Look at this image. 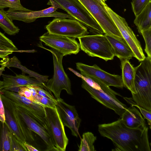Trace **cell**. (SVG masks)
<instances>
[{
  "instance_id": "ac0fdd59",
  "label": "cell",
  "mask_w": 151,
  "mask_h": 151,
  "mask_svg": "<svg viewBox=\"0 0 151 151\" xmlns=\"http://www.w3.org/2000/svg\"><path fill=\"white\" fill-rule=\"evenodd\" d=\"M1 94L4 107L11 113L26 142L32 145L31 144L35 142V141L32 131L27 127L17 112L15 105L11 102L7 97L1 93Z\"/></svg>"
},
{
  "instance_id": "8fae6325",
  "label": "cell",
  "mask_w": 151,
  "mask_h": 151,
  "mask_svg": "<svg viewBox=\"0 0 151 151\" xmlns=\"http://www.w3.org/2000/svg\"><path fill=\"white\" fill-rule=\"evenodd\" d=\"M76 64L77 69L84 77L95 78L109 86L121 88L124 87L121 76L109 73L96 64L90 66L81 63H77Z\"/></svg>"
},
{
  "instance_id": "ab89813d",
  "label": "cell",
  "mask_w": 151,
  "mask_h": 151,
  "mask_svg": "<svg viewBox=\"0 0 151 151\" xmlns=\"http://www.w3.org/2000/svg\"><path fill=\"white\" fill-rule=\"evenodd\" d=\"M0 50H5L1 48L0 47Z\"/></svg>"
},
{
  "instance_id": "603a6c76",
  "label": "cell",
  "mask_w": 151,
  "mask_h": 151,
  "mask_svg": "<svg viewBox=\"0 0 151 151\" xmlns=\"http://www.w3.org/2000/svg\"><path fill=\"white\" fill-rule=\"evenodd\" d=\"M5 121V123L12 134L19 142L23 147L27 151L24 145L26 141L20 130L10 112L4 107Z\"/></svg>"
},
{
  "instance_id": "52a82bcc",
  "label": "cell",
  "mask_w": 151,
  "mask_h": 151,
  "mask_svg": "<svg viewBox=\"0 0 151 151\" xmlns=\"http://www.w3.org/2000/svg\"><path fill=\"white\" fill-rule=\"evenodd\" d=\"M49 33L78 38L88 33L87 28L77 20L55 18L45 27Z\"/></svg>"
},
{
  "instance_id": "d6a6232c",
  "label": "cell",
  "mask_w": 151,
  "mask_h": 151,
  "mask_svg": "<svg viewBox=\"0 0 151 151\" xmlns=\"http://www.w3.org/2000/svg\"><path fill=\"white\" fill-rule=\"evenodd\" d=\"M36 103L44 107L54 108L57 104L56 99L54 100L37 94L35 98Z\"/></svg>"
},
{
  "instance_id": "44dd1931",
  "label": "cell",
  "mask_w": 151,
  "mask_h": 151,
  "mask_svg": "<svg viewBox=\"0 0 151 151\" xmlns=\"http://www.w3.org/2000/svg\"><path fill=\"white\" fill-rule=\"evenodd\" d=\"M121 76L124 85L131 92L136 93L134 86L135 68L130 63L129 60L125 59L121 61Z\"/></svg>"
},
{
  "instance_id": "ba28073f",
  "label": "cell",
  "mask_w": 151,
  "mask_h": 151,
  "mask_svg": "<svg viewBox=\"0 0 151 151\" xmlns=\"http://www.w3.org/2000/svg\"><path fill=\"white\" fill-rule=\"evenodd\" d=\"M104 7L114 22L123 38L133 51L134 57L139 61L143 60L145 56L140 43L132 29L128 26L125 19L117 14L106 4Z\"/></svg>"
},
{
  "instance_id": "4dcf8cb0",
  "label": "cell",
  "mask_w": 151,
  "mask_h": 151,
  "mask_svg": "<svg viewBox=\"0 0 151 151\" xmlns=\"http://www.w3.org/2000/svg\"><path fill=\"white\" fill-rule=\"evenodd\" d=\"M140 34L142 35L145 42V51L147 57L151 58V27L142 31Z\"/></svg>"
},
{
  "instance_id": "4fadbf2b",
  "label": "cell",
  "mask_w": 151,
  "mask_h": 151,
  "mask_svg": "<svg viewBox=\"0 0 151 151\" xmlns=\"http://www.w3.org/2000/svg\"><path fill=\"white\" fill-rule=\"evenodd\" d=\"M56 99V106L64 126L70 130L73 136L80 137L78 130L81 119L75 106L67 104L61 98Z\"/></svg>"
},
{
  "instance_id": "60d3db41",
  "label": "cell",
  "mask_w": 151,
  "mask_h": 151,
  "mask_svg": "<svg viewBox=\"0 0 151 151\" xmlns=\"http://www.w3.org/2000/svg\"><path fill=\"white\" fill-rule=\"evenodd\" d=\"M1 68H0V70H1Z\"/></svg>"
},
{
  "instance_id": "2e32d148",
  "label": "cell",
  "mask_w": 151,
  "mask_h": 151,
  "mask_svg": "<svg viewBox=\"0 0 151 151\" xmlns=\"http://www.w3.org/2000/svg\"><path fill=\"white\" fill-rule=\"evenodd\" d=\"M82 88L87 91L91 96L106 107L113 110L121 117L127 108L126 105L112 98L104 92L93 87L82 78Z\"/></svg>"
},
{
  "instance_id": "ffe728a7",
  "label": "cell",
  "mask_w": 151,
  "mask_h": 151,
  "mask_svg": "<svg viewBox=\"0 0 151 151\" xmlns=\"http://www.w3.org/2000/svg\"><path fill=\"white\" fill-rule=\"evenodd\" d=\"M120 118L124 124L130 128H137L146 125L145 119L134 106L127 109Z\"/></svg>"
},
{
  "instance_id": "e0dca14e",
  "label": "cell",
  "mask_w": 151,
  "mask_h": 151,
  "mask_svg": "<svg viewBox=\"0 0 151 151\" xmlns=\"http://www.w3.org/2000/svg\"><path fill=\"white\" fill-rule=\"evenodd\" d=\"M1 93L7 97L15 106L20 108L24 111H35L45 117V108L34 103L18 93L4 90H0Z\"/></svg>"
},
{
  "instance_id": "277c9868",
  "label": "cell",
  "mask_w": 151,
  "mask_h": 151,
  "mask_svg": "<svg viewBox=\"0 0 151 151\" xmlns=\"http://www.w3.org/2000/svg\"><path fill=\"white\" fill-rule=\"evenodd\" d=\"M39 46L50 51L53 57L54 74L51 78L45 83V87L53 93L56 99L60 98L63 90H65L69 95H72L70 81L63 66L62 59L64 56L53 49H48L39 45Z\"/></svg>"
},
{
  "instance_id": "f546056e",
  "label": "cell",
  "mask_w": 151,
  "mask_h": 151,
  "mask_svg": "<svg viewBox=\"0 0 151 151\" xmlns=\"http://www.w3.org/2000/svg\"><path fill=\"white\" fill-rule=\"evenodd\" d=\"M0 47L6 51H16L18 49L12 41L0 31Z\"/></svg>"
},
{
  "instance_id": "f1b7e54d",
  "label": "cell",
  "mask_w": 151,
  "mask_h": 151,
  "mask_svg": "<svg viewBox=\"0 0 151 151\" xmlns=\"http://www.w3.org/2000/svg\"><path fill=\"white\" fill-rule=\"evenodd\" d=\"M18 93L19 95L24 96L36 103L35 98L38 94L35 85H27L20 87Z\"/></svg>"
},
{
  "instance_id": "8d00e7d4",
  "label": "cell",
  "mask_w": 151,
  "mask_h": 151,
  "mask_svg": "<svg viewBox=\"0 0 151 151\" xmlns=\"http://www.w3.org/2000/svg\"><path fill=\"white\" fill-rule=\"evenodd\" d=\"M5 121L4 107L1 97L0 91V122L2 124Z\"/></svg>"
},
{
  "instance_id": "d6986e66",
  "label": "cell",
  "mask_w": 151,
  "mask_h": 151,
  "mask_svg": "<svg viewBox=\"0 0 151 151\" xmlns=\"http://www.w3.org/2000/svg\"><path fill=\"white\" fill-rule=\"evenodd\" d=\"M105 35L113 48L115 56L121 61L125 59L129 60L134 57L133 51L124 39L119 40Z\"/></svg>"
},
{
  "instance_id": "836d02e7",
  "label": "cell",
  "mask_w": 151,
  "mask_h": 151,
  "mask_svg": "<svg viewBox=\"0 0 151 151\" xmlns=\"http://www.w3.org/2000/svg\"><path fill=\"white\" fill-rule=\"evenodd\" d=\"M35 87L38 95L51 100H56V99L52 94L45 90L43 87L36 85H35Z\"/></svg>"
},
{
  "instance_id": "9a60e30c",
  "label": "cell",
  "mask_w": 151,
  "mask_h": 151,
  "mask_svg": "<svg viewBox=\"0 0 151 151\" xmlns=\"http://www.w3.org/2000/svg\"><path fill=\"white\" fill-rule=\"evenodd\" d=\"M15 106L17 112L28 128L38 134L46 146V151H56L52 139L45 127L20 108Z\"/></svg>"
},
{
  "instance_id": "cb8c5ba5",
  "label": "cell",
  "mask_w": 151,
  "mask_h": 151,
  "mask_svg": "<svg viewBox=\"0 0 151 151\" xmlns=\"http://www.w3.org/2000/svg\"><path fill=\"white\" fill-rule=\"evenodd\" d=\"M79 77L85 80L90 85L106 94L112 98L117 101H119L117 98L116 96H121L118 93L112 90L109 86L98 80L93 77H86L79 74Z\"/></svg>"
},
{
  "instance_id": "4316f807",
  "label": "cell",
  "mask_w": 151,
  "mask_h": 151,
  "mask_svg": "<svg viewBox=\"0 0 151 151\" xmlns=\"http://www.w3.org/2000/svg\"><path fill=\"white\" fill-rule=\"evenodd\" d=\"M97 137L93 133L87 132L83 133L81 138L80 144L79 146V151H95L93 144Z\"/></svg>"
},
{
  "instance_id": "f35d334b",
  "label": "cell",
  "mask_w": 151,
  "mask_h": 151,
  "mask_svg": "<svg viewBox=\"0 0 151 151\" xmlns=\"http://www.w3.org/2000/svg\"><path fill=\"white\" fill-rule=\"evenodd\" d=\"M97 1L100 3L101 4L104 5H105L106 4V0H95Z\"/></svg>"
},
{
  "instance_id": "7c38bea8",
  "label": "cell",
  "mask_w": 151,
  "mask_h": 151,
  "mask_svg": "<svg viewBox=\"0 0 151 151\" xmlns=\"http://www.w3.org/2000/svg\"><path fill=\"white\" fill-rule=\"evenodd\" d=\"M57 7L54 6L47 8L37 11H6L7 14L12 20H17L27 23L35 21L37 19L45 17L65 18L74 19L68 14L58 12Z\"/></svg>"
},
{
  "instance_id": "83f0119b",
  "label": "cell",
  "mask_w": 151,
  "mask_h": 151,
  "mask_svg": "<svg viewBox=\"0 0 151 151\" xmlns=\"http://www.w3.org/2000/svg\"><path fill=\"white\" fill-rule=\"evenodd\" d=\"M9 8V11H23L29 12L31 10L24 7L20 0H0V9Z\"/></svg>"
},
{
  "instance_id": "e575fe53",
  "label": "cell",
  "mask_w": 151,
  "mask_h": 151,
  "mask_svg": "<svg viewBox=\"0 0 151 151\" xmlns=\"http://www.w3.org/2000/svg\"><path fill=\"white\" fill-rule=\"evenodd\" d=\"M11 135V151H27L16 138Z\"/></svg>"
},
{
  "instance_id": "484cf974",
  "label": "cell",
  "mask_w": 151,
  "mask_h": 151,
  "mask_svg": "<svg viewBox=\"0 0 151 151\" xmlns=\"http://www.w3.org/2000/svg\"><path fill=\"white\" fill-rule=\"evenodd\" d=\"M0 151H11V135L6 124L1 123Z\"/></svg>"
},
{
  "instance_id": "6da1fadb",
  "label": "cell",
  "mask_w": 151,
  "mask_h": 151,
  "mask_svg": "<svg viewBox=\"0 0 151 151\" xmlns=\"http://www.w3.org/2000/svg\"><path fill=\"white\" fill-rule=\"evenodd\" d=\"M98 131L104 137L110 139L115 150L151 151L148 128L145 125L137 128L126 126L121 119L111 123L99 124Z\"/></svg>"
},
{
  "instance_id": "3957f363",
  "label": "cell",
  "mask_w": 151,
  "mask_h": 151,
  "mask_svg": "<svg viewBox=\"0 0 151 151\" xmlns=\"http://www.w3.org/2000/svg\"><path fill=\"white\" fill-rule=\"evenodd\" d=\"M78 38L80 48L89 56L106 61L113 60L115 56L113 48L105 34L86 35Z\"/></svg>"
},
{
  "instance_id": "8992f818",
  "label": "cell",
  "mask_w": 151,
  "mask_h": 151,
  "mask_svg": "<svg viewBox=\"0 0 151 151\" xmlns=\"http://www.w3.org/2000/svg\"><path fill=\"white\" fill-rule=\"evenodd\" d=\"M68 14L97 34L104 33L99 25L78 0H53Z\"/></svg>"
},
{
  "instance_id": "1f68e13d",
  "label": "cell",
  "mask_w": 151,
  "mask_h": 151,
  "mask_svg": "<svg viewBox=\"0 0 151 151\" xmlns=\"http://www.w3.org/2000/svg\"><path fill=\"white\" fill-rule=\"evenodd\" d=\"M151 0H132V10L135 17L144 9Z\"/></svg>"
},
{
  "instance_id": "9c48e42d",
  "label": "cell",
  "mask_w": 151,
  "mask_h": 151,
  "mask_svg": "<svg viewBox=\"0 0 151 151\" xmlns=\"http://www.w3.org/2000/svg\"><path fill=\"white\" fill-rule=\"evenodd\" d=\"M45 110L56 151H65L68 139L56 106L54 108L45 107Z\"/></svg>"
},
{
  "instance_id": "5b68a950",
  "label": "cell",
  "mask_w": 151,
  "mask_h": 151,
  "mask_svg": "<svg viewBox=\"0 0 151 151\" xmlns=\"http://www.w3.org/2000/svg\"><path fill=\"white\" fill-rule=\"evenodd\" d=\"M102 29L105 34L116 38L124 39L104 6L95 0H78Z\"/></svg>"
},
{
  "instance_id": "74e56055",
  "label": "cell",
  "mask_w": 151,
  "mask_h": 151,
  "mask_svg": "<svg viewBox=\"0 0 151 151\" xmlns=\"http://www.w3.org/2000/svg\"><path fill=\"white\" fill-rule=\"evenodd\" d=\"M24 145L27 150V151H39V150L32 145L29 144L26 142L24 143Z\"/></svg>"
},
{
  "instance_id": "30bf717a",
  "label": "cell",
  "mask_w": 151,
  "mask_h": 151,
  "mask_svg": "<svg viewBox=\"0 0 151 151\" xmlns=\"http://www.w3.org/2000/svg\"><path fill=\"white\" fill-rule=\"evenodd\" d=\"M39 40L64 56L76 54L80 50L79 44L75 38L52 34L47 32L40 37Z\"/></svg>"
},
{
  "instance_id": "7a4b0ae2",
  "label": "cell",
  "mask_w": 151,
  "mask_h": 151,
  "mask_svg": "<svg viewBox=\"0 0 151 151\" xmlns=\"http://www.w3.org/2000/svg\"><path fill=\"white\" fill-rule=\"evenodd\" d=\"M135 67L134 86L136 92L125 100L151 112V58L147 57Z\"/></svg>"
},
{
  "instance_id": "7402d4cb",
  "label": "cell",
  "mask_w": 151,
  "mask_h": 151,
  "mask_svg": "<svg viewBox=\"0 0 151 151\" xmlns=\"http://www.w3.org/2000/svg\"><path fill=\"white\" fill-rule=\"evenodd\" d=\"M151 1L137 16L134 20L138 31L140 34L143 30L151 27Z\"/></svg>"
},
{
  "instance_id": "5bb4252c",
  "label": "cell",
  "mask_w": 151,
  "mask_h": 151,
  "mask_svg": "<svg viewBox=\"0 0 151 151\" xmlns=\"http://www.w3.org/2000/svg\"><path fill=\"white\" fill-rule=\"evenodd\" d=\"M3 80L0 81V90H4L18 93L19 87L27 85H36L46 89L44 83L37 79L24 75L13 76L1 74Z\"/></svg>"
},
{
  "instance_id": "d4e9b609",
  "label": "cell",
  "mask_w": 151,
  "mask_h": 151,
  "mask_svg": "<svg viewBox=\"0 0 151 151\" xmlns=\"http://www.w3.org/2000/svg\"><path fill=\"white\" fill-rule=\"evenodd\" d=\"M6 11L0 9V27L7 34L14 35L18 33L19 29L13 23Z\"/></svg>"
},
{
  "instance_id": "d590c367",
  "label": "cell",
  "mask_w": 151,
  "mask_h": 151,
  "mask_svg": "<svg viewBox=\"0 0 151 151\" xmlns=\"http://www.w3.org/2000/svg\"><path fill=\"white\" fill-rule=\"evenodd\" d=\"M134 106L137 107L139 109L141 113L144 117L143 118L144 119H147L148 124L150 126V128L151 129V112L141 108L137 106L134 105Z\"/></svg>"
}]
</instances>
